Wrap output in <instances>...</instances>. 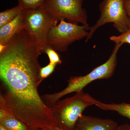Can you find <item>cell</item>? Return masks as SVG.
<instances>
[{
    "label": "cell",
    "instance_id": "6da1fadb",
    "mask_svg": "<svg viewBox=\"0 0 130 130\" xmlns=\"http://www.w3.org/2000/svg\"><path fill=\"white\" fill-rule=\"evenodd\" d=\"M39 51L24 44L0 54V109L23 123L29 130L58 127L51 108L39 94Z\"/></svg>",
    "mask_w": 130,
    "mask_h": 130
},
{
    "label": "cell",
    "instance_id": "7a4b0ae2",
    "mask_svg": "<svg viewBox=\"0 0 130 130\" xmlns=\"http://www.w3.org/2000/svg\"><path fill=\"white\" fill-rule=\"evenodd\" d=\"M123 44L122 43H116L108 60L93 69L88 74L85 76L71 77L68 81V86L61 91L41 96L44 104L51 108L64 96L83 90L87 85L97 79L110 78L115 71L117 65V54Z\"/></svg>",
    "mask_w": 130,
    "mask_h": 130
},
{
    "label": "cell",
    "instance_id": "3957f363",
    "mask_svg": "<svg viewBox=\"0 0 130 130\" xmlns=\"http://www.w3.org/2000/svg\"><path fill=\"white\" fill-rule=\"evenodd\" d=\"M98 101L82 90L72 97L59 100L51 109L58 127L63 130H74L76 123L85 109L95 105Z\"/></svg>",
    "mask_w": 130,
    "mask_h": 130
},
{
    "label": "cell",
    "instance_id": "277c9868",
    "mask_svg": "<svg viewBox=\"0 0 130 130\" xmlns=\"http://www.w3.org/2000/svg\"><path fill=\"white\" fill-rule=\"evenodd\" d=\"M23 11L24 29L37 43L42 53L47 45L49 31L58 24L60 20L52 16L44 8Z\"/></svg>",
    "mask_w": 130,
    "mask_h": 130
},
{
    "label": "cell",
    "instance_id": "5b68a950",
    "mask_svg": "<svg viewBox=\"0 0 130 130\" xmlns=\"http://www.w3.org/2000/svg\"><path fill=\"white\" fill-rule=\"evenodd\" d=\"M90 26L79 25L61 19L59 23L51 28L47 39V45L56 51L64 52L73 43L87 37Z\"/></svg>",
    "mask_w": 130,
    "mask_h": 130
},
{
    "label": "cell",
    "instance_id": "8992f818",
    "mask_svg": "<svg viewBox=\"0 0 130 130\" xmlns=\"http://www.w3.org/2000/svg\"><path fill=\"white\" fill-rule=\"evenodd\" d=\"M101 15L94 25L89 28L85 42L91 38L96 30L108 23H113L119 32L129 29V19L125 9L124 0H103L99 5Z\"/></svg>",
    "mask_w": 130,
    "mask_h": 130
},
{
    "label": "cell",
    "instance_id": "52a82bcc",
    "mask_svg": "<svg viewBox=\"0 0 130 130\" xmlns=\"http://www.w3.org/2000/svg\"><path fill=\"white\" fill-rule=\"evenodd\" d=\"M84 0H47L44 8L56 18L68 22L88 25L87 13L83 7Z\"/></svg>",
    "mask_w": 130,
    "mask_h": 130
},
{
    "label": "cell",
    "instance_id": "ba28073f",
    "mask_svg": "<svg viewBox=\"0 0 130 130\" xmlns=\"http://www.w3.org/2000/svg\"><path fill=\"white\" fill-rule=\"evenodd\" d=\"M119 126L112 120L82 114L76 123L74 130H118Z\"/></svg>",
    "mask_w": 130,
    "mask_h": 130
},
{
    "label": "cell",
    "instance_id": "9c48e42d",
    "mask_svg": "<svg viewBox=\"0 0 130 130\" xmlns=\"http://www.w3.org/2000/svg\"><path fill=\"white\" fill-rule=\"evenodd\" d=\"M24 29V12L22 10L14 20L0 28V45H6L16 34Z\"/></svg>",
    "mask_w": 130,
    "mask_h": 130
},
{
    "label": "cell",
    "instance_id": "30bf717a",
    "mask_svg": "<svg viewBox=\"0 0 130 130\" xmlns=\"http://www.w3.org/2000/svg\"><path fill=\"white\" fill-rule=\"evenodd\" d=\"M0 125L11 130H29L24 124L2 109H0Z\"/></svg>",
    "mask_w": 130,
    "mask_h": 130
},
{
    "label": "cell",
    "instance_id": "8fae6325",
    "mask_svg": "<svg viewBox=\"0 0 130 130\" xmlns=\"http://www.w3.org/2000/svg\"><path fill=\"white\" fill-rule=\"evenodd\" d=\"M95 105L103 110L117 112L120 115L130 120V103L124 102L119 104H106L98 101Z\"/></svg>",
    "mask_w": 130,
    "mask_h": 130
},
{
    "label": "cell",
    "instance_id": "7c38bea8",
    "mask_svg": "<svg viewBox=\"0 0 130 130\" xmlns=\"http://www.w3.org/2000/svg\"><path fill=\"white\" fill-rule=\"evenodd\" d=\"M23 10L20 6H18L5 10L0 13V28L4 26L14 20Z\"/></svg>",
    "mask_w": 130,
    "mask_h": 130
},
{
    "label": "cell",
    "instance_id": "4fadbf2b",
    "mask_svg": "<svg viewBox=\"0 0 130 130\" xmlns=\"http://www.w3.org/2000/svg\"><path fill=\"white\" fill-rule=\"evenodd\" d=\"M18 1L23 10H29L44 8L47 0H18Z\"/></svg>",
    "mask_w": 130,
    "mask_h": 130
},
{
    "label": "cell",
    "instance_id": "5bb4252c",
    "mask_svg": "<svg viewBox=\"0 0 130 130\" xmlns=\"http://www.w3.org/2000/svg\"><path fill=\"white\" fill-rule=\"evenodd\" d=\"M42 53L46 54L47 55L49 59V63L57 65L60 64L62 63L60 57L56 50L49 45H46L44 47L42 51Z\"/></svg>",
    "mask_w": 130,
    "mask_h": 130
},
{
    "label": "cell",
    "instance_id": "9a60e30c",
    "mask_svg": "<svg viewBox=\"0 0 130 130\" xmlns=\"http://www.w3.org/2000/svg\"><path fill=\"white\" fill-rule=\"evenodd\" d=\"M109 39L115 43H128L130 44V29L118 36H112Z\"/></svg>",
    "mask_w": 130,
    "mask_h": 130
},
{
    "label": "cell",
    "instance_id": "2e32d148",
    "mask_svg": "<svg viewBox=\"0 0 130 130\" xmlns=\"http://www.w3.org/2000/svg\"><path fill=\"white\" fill-rule=\"evenodd\" d=\"M56 66L49 63L46 66L41 68L39 72V78L41 83L54 72Z\"/></svg>",
    "mask_w": 130,
    "mask_h": 130
},
{
    "label": "cell",
    "instance_id": "e0dca14e",
    "mask_svg": "<svg viewBox=\"0 0 130 130\" xmlns=\"http://www.w3.org/2000/svg\"><path fill=\"white\" fill-rule=\"evenodd\" d=\"M124 6L129 19V29H130V0H124Z\"/></svg>",
    "mask_w": 130,
    "mask_h": 130
},
{
    "label": "cell",
    "instance_id": "ac0fdd59",
    "mask_svg": "<svg viewBox=\"0 0 130 130\" xmlns=\"http://www.w3.org/2000/svg\"><path fill=\"white\" fill-rule=\"evenodd\" d=\"M118 130H130V125L128 124H124L119 126Z\"/></svg>",
    "mask_w": 130,
    "mask_h": 130
},
{
    "label": "cell",
    "instance_id": "d6986e66",
    "mask_svg": "<svg viewBox=\"0 0 130 130\" xmlns=\"http://www.w3.org/2000/svg\"><path fill=\"white\" fill-rule=\"evenodd\" d=\"M44 130H63L59 127H52Z\"/></svg>",
    "mask_w": 130,
    "mask_h": 130
},
{
    "label": "cell",
    "instance_id": "ffe728a7",
    "mask_svg": "<svg viewBox=\"0 0 130 130\" xmlns=\"http://www.w3.org/2000/svg\"><path fill=\"white\" fill-rule=\"evenodd\" d=\"M0 130H11L6 128L5 126L0 125Z\"/></svg>",
    "mask_w": 130,
    "mask_h": 130
}]
</instances>
